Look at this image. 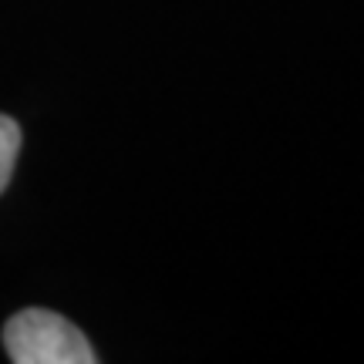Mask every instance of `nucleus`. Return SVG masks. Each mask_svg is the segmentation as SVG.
I'll return each instance as SVG.
<instances>
[{"label":"nucleus","mask_w":364,"mask_h":364,"mask_svg":"<svg viewBox=\"0 0 364 364\" xmlns=\"http://www.w3.org/2000/svg\"><path fill=\"white\" fill-rule=\"evenodd\" d=\"M4 348L14 364H95L98 354L91 351L88 338L68 317L54 311L14 314L4 327Z\"/></svg>","instance_id":"obj_1"},{"label":"nucleus","mask_w":364,"mask_h":364,"mask_svg":"<svg viewBox=\"0 0 364 364\" xmlns=\"http://www.w3.org/2000/svg\"><path fill=\"white\" fill-rule=\"evenodd\" d=\"M17 152H21V125L14 118L0 115V193L7 189V182L14 176Z\"/></svg>","instance_id":"obj_2"}]
</instances>
